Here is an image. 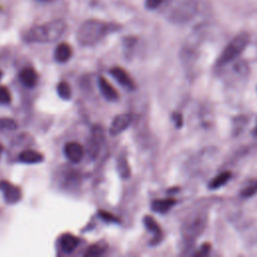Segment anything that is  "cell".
I'll return each mask as SVG.
<instances>
[{"label":"cell","mask_w":257,"mask_h":257,"mask_svg":"<svg viewBox=\"0 0 257 257\" xmlns=\"http://www.w3.org/2000/svg\"><path fill=\"white\" fill-rule=\"evenodd\" d=\"M66 29L62 20H52L31 27L25 34V39L33 43H47L58 40Z\"/></svg>","instance_id":"cell-1"},{"label":"cell","mask_w":257,"mask_h":257,"mask_svg":"<svg viewBox=\"0 0 257 257\" xmlns=\"http://www.w3.org/2000/svg\"><path fill=\"white\" fill-rule=\"evenodd\" d=\"M198 3L196 0H169L165 8L168 20L176 24L191 21L197 14Z\"/></svg>","instance_id":"cell-2"},{"label":"cell","mask_w":257,"mask_h":257,"mask_svg":"<svg viewBox=\"0 0 257 257\" xmlns=\"http://www.w3.org/2000/svg\"><path fill=\"white\" fill-rule=\"evenodd\" d=\"M110 31V25L99 20H86L83 22L76 33L79 44L91 46L100 41Z\"/></svg>","instance_id":"cell-3"},{"label":"cell","mask_w":257,"mask_h":257,"mask_svg":"<svg viewBox=\"0 0 257 257\" xmlns=\"http://www.w3.org/2000/svg\"><path fill=\"white\" fill-rule=\"evenodd\" d=\"M207 218L206 213L203 211L190 215L183 223L181 229L183 240L187 243H193L205 230Z\"/></svg>","instance_id":"cell-4"},{"label":"cell","mask_w":257,"mask_h":257,"mask_svg":"<svg viewBox=\"0 0 257 257\" xmlns=\"http://www.w3.org/2000/svg\"><path fill=\"white\" fill-rule=\"evenodd\" d=\"M250 40V37L247 33L243 32L238 35H236L224 48L222 53L220 54L218 60H217V65L223 66L225 64L230 63L234 59H236L242 51L246 48Z\"/></svg>","instance_id":"cell-5"},{"label":"cell","mask_w":257,"mask_h":257,"mask_svg":"<svg viewBox=\"0 0 257 257\" xmlns=\"http://www.w3.org/2000/svg\"><path fill=\"white\" fill-rule=\"evenodd\" d=\"M0 191L2 192L4 200L7 204H16L22 198L21 189L6 180L0 181Z\"/></svg>","instance_id":"cell-6"},{"label":"cell","mask_w":257,"mask_h":257,"mask_svg":"<svg viewBox=\"0 0 257 257\" xmlns=\"http://www.w3.org/2000/svg\"><path fill=\"white\" fill-rule=\"evenodd\" d=\"M132 114L131 113H120L113 117L110 126H109V134L111 136H116L122 133L124 130L128 127L132 122Z\"/></svg>","instance_id":"cell-7"},{"label":"cell","mask_w":257,"mask_h":257,"mask_svg":"<svg viewBox=\"0 0 257 257\" xmlns=\"http://www.w3.org/2000/svg\"><path fill=\"white\" fill-rule=\"evenodd\" d=\"M64 156L66 159L72 163H78L82 160L84 155V150L82 146L77 142H69L64 146L63 149Z\"/></svg>","instance_id":"cell-8"},{"label":"cell","mask_w":257,"mask_h":257,"mask_svg":"<svg viewBox=\"0 0 257 257\" xmlns=\"http://www.w3.org/2000/svg\"><path fill=\"white\" fill-rule=\"evenodd\" d=\"M109 73L111 74V76L122 86L128 88V89H135L136 85L135 82L133 80V78L130 76V74L121 67L118 66H114L112 68H110Z\"/></svg>","instance_id":"cell-9"},{"label":"cell","mask_w":257,"mask_h":257,"mask_svg":"<svg viewBox=\"0 0 257 257\" xmlns=\"http://www.w3.org/2000/svg\"><path fill=\"white\" fill-rule=\"evenodd\" d=\"M103 131L100 126L98 125H94L91 132V140L89 143V154L92 158L96 157L98 151H99V147L103 141Z\"/></svg>","instance_id":"cell-10"},{"label":"cell","mask_w":257,"mask_h":257,"mask_svg":"<svg viewBox=\"0 0 257 257\" xmlns=\"http://www.w3.org/2000/svg\"><path fill=\"white\" fill-rule=\"evenodd\" d=\"M98 86H99L101 94L103 95V97L105 99H107L109 101H113L118 98L117 91L103 76H100L98 78Z\"/></svg>","instance_id":"cell-11"},{"label":"cell","mask_w":257,"mask_h":257,"mask_svg":"<svg viewBox=\"0 0 257 257\" xmlns=\"http://www.w3.org/2000/svg\"><path fill=\"white\" fill-rule=\"evenodd\" d=\"M21 82L27 87H34L38 81V74L32 67H25L19 73Z\"/></svg>","instance_id":"cell-12"},{"label":"cell","mask_w":257,"mask_h":257,"mask_svg":"<svg viewBox=\"0 0 257 257\" xmlns=\"http://www.w3.org/2000/svg\"><path fill=\"white\" fill-rule=\"evenodd\" d=\"M72 55V48L66 42L59 43L54 50V58L57 62L64 63L70 59Z\"/></svg>","instance_id":"cell-13"},{"label":"cell","mask_w":257,"mask_h":257,"mask_svg":"<svg viewBox=\"0 0 257 257\" xmlns=\"http://www.w3.org/2000/svg\"><path fill=\"white\" fill-rule=\"evenodd\" d=\"M19 161L24 164H38L43 162L44 156L35 150H24L18 157Z\"/></svg>","instance_id":"cell-14"},{"label":"cell","mask_w":257,"mask_h":257,"mask_svg":"<svg viewBox=\"0 0 257 257\" xmlns=\"http://www.w3.org/2000/svg\"><path fill=\"white\" fill-rule=\"evenodd\" d=\"M79 244V239L72 234H63L60 238V247L66 254L72 253Z\"/></svg>","instance_id":"cell-15"},{"label":"cell","mask_w":257,"mask_h":257,"mask_svg":"<svg viewBox=\"0 0 257 257\" xmlns=\"http://www.w3.org/2000/svg\"><path fill=\"white\" fill-rule=\"evenodd\" d=\"M144 224H145L146 228L155 235V237L152 240L153 241L152 243L153 244L159 243L162 239V230H161V227L159 226L158 222L152 216L147 215L144 218Z\"/></svg>","instance_id":"cell-16"},{"label":"cell","mask_w":257,"mask_h":257,"mask_svg":"<svg viewBox=\"0 0 257 257\" xmlns=\"http://www.w3.org/2000/svg\"><path fill=\"white\" fill-rule=\"evenodd\" d=\"M177 201L173 198H168V199H159V200H155L152 202V210L157 212V213H167L171 210L172 207H174L176 205Z\"/></svg>","instance_id":"cell-17"},{"label":"cell","mask_w":257,"mask_h":257,"mask_svg":"<svg viewBox=\"0 0 257 257\" xmlns=\"http://www.w3.org/2000/svg\"><path fill=\"white\" fill-rule=\"evenodd\" d=\"M116 170L118 175L123 179H127L131 176V169L125 155L120 154L118 156L116 160Z\"/></svg>","instance_id":"cell-18"},{"label":"cell","mask_w":257,"mask_h":257,"mask_svg":"<svg viewBox=\"0 0 257 257\" xmlns=\"http://www.w3.org/2000/svg\"><path fill=\"white\" fill-rule=\"evenodd\" d=\"M107 248V245L105 242L103 241H99L97 243H94L92 245H90L85 253H84V256L85 257H95V256H99L101 254H103L105 252Z\"/></svg>","instance_id":"cell-19"},{"label":"cell","mask_w":257,"mask_h":257,"mask_svg":"<svg viewBox=\"0 0 257 257\" xmlns=\"http://www.w3.org/2000/svg\"><path fill=\"white\" fill-rule=\"evenodd\" d=\"M231 178V173L228 171L222 172L220 174H218L213 180L210 181L209 183V188L210 189H218L220 187H222L223 185H225Z\"/></svg>","instance_id":"cell-20"},{"label":"cell","mask_w":257,"mask_h":257,"mask_svg":"<svg viewBox=\"0 0 257 257\" xmlns=\"http://www.w3.org/2000/svg\"><path fill=\"white\" fill-rule=\"evenodd\" d=\"M57 94L64 100H67L71 97V87L68 82L60 81L56 86Z\"/></svg>","instance_id":"cell-21"},{"label":"cell","mask_w":257,"mask_h":257,"mask_svg":"<svg viewBox=\"0 0 257 257\" xmlns=\"http://www.w3.org/2000/svg\"><path fill=\"white\" fill-rule=\"evenodd\" d=\"M256 193H257V181H253L241 190L240 196L242 198H250L254 196Z\"/></svg>","instance_id":"cell-22"},{"label":"cell","mask_w":257,"mask_h":257,"mask_svg":"<svg viewBox=\"0 0 257 257\" xmlns=\"http://www.w3.org/2000/svg\"><path fill=\"white\" fill-rule=\"evenodd\" d=\"M16 127H17V122L13 118H9V117L0 118V128L1 130L13 131Z\"/></svg>","instance_id":"cell-23"},{"label":"cell","mask_w":257,"mask_h":257,"mask_svg":"<svg viewBox=\"0 0 257 257\" xmlns=\"http://www.w3.org/2000/svg\"><path fill=\"white\" fill-rule=\"evenodd\" d=\"M11 101V94L8 88L3 85H0V103L8 104Z\"/></svg>","instance_id":"cell-24"},{"label":"cell","mask_w":257,"mask_h":257,"mask_svg":"<svg viewBox=\"0 0 257 257\" xmlns=\"http://www.w3.org/2000/svg\"><path fill=\"white\" fill-rule=\"evenodd\" d=\"M98 215L105 222H108V223H116V222H118V219L114 215H112L111 213H108L106 211L100 210L98 212Z\"/></svg>","instance_id":"cell-25"},{"label":"cell","mask_w":257,"mask_h":257,"mask_svg":"<svg viewBox=\"0 0 257 257\" xmlns=\"http://www.w3.org/2000/svg\"><path fill=\"white\" fill-rule=\"evenodd\" d=\"M164 0H146V5L150 9H155L159 7Z\"/></svg>","instance_id":"cell-26"},{"label":"cell","mask_w":257,"mask_h":257,"mask_svg":"<svg viewBox=\"0 0 257 257\" xmlns=\"http://www.w3.org/2000/svg\"><path fill=\"white\" fill-rule=\"evenodd\" d=\"M210 245L209 244H204L200 249H199V251L198 252H196V256H205V255H207L209 252H210Z\"/></svg>","instance_id":"cell-27"},{"label":"cell","mask_w":257,"mask_h":257,"mask_svg":"<svg viewBox=\"0 0 257 257\" xmlns=\"http://www.w3.org/2000/svg\"><path fill=\"white\" fill-rule=\"evenodd\" d=\"M173 119H174L177 127H181L182 126L183 120H182V115L180 113H174L173 114Z\"/></svg>","instance_id":"cell-28"},{"label":"cell","mask_w":257,"mask_h":257,"mask_svg":"<svg viewBox=\"0 0 257 257\" xmlns=\"http://www.w3.org/2000/svg\"><path fill=\"white\" fill-rule=\"evenodd\" d=\"M2 152H3V146H2V144L0 143V157H1V154H2Z\"/></svg>","instance_id":"cell-29"},{"label":"cell","mask_w":257,"mask_h":257,"mask_svg":"<svg viewBox=\"0 0 257 257\" xmlns=\"http://www.w3.org/2000/svg\"><path fill=\"white\" fill-rule=\"evenodd\" d=\"M41 2H51V1H54V0H39Z\"/></svg>","instance_id":"cell-30"},{"label":"cell","mask_w":257,"mask_h":257,"mask_svg":"<svg viewBox=\"0 0 257 257\" xmlns=\"http://www.w3.org/2000/svg\"><path fill=\"white\" fill-rule=\"evenodd\" d=\"M2 76H3V72H2V70L0 69V80H1V78H2Z\"/></svg>","instance_id":"cell-31"}]
</instances>
